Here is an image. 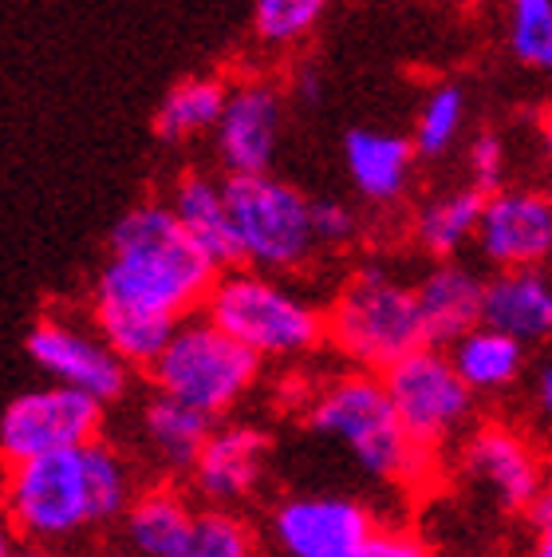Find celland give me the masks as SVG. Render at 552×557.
I'll list each match as a JSON object with an SVG mask.
<instances>
[{"label": "cell", "mask_w": 552, "mask_h": 557, "mask_svg": "<svg viewBox=\"0 0 552 557\" xmlns=\"http://www.w3.org/2000/svg\"><path fill=\"white\" fill-rule=\"evenodd\" d=\"M462 557H486V554H462Z\"/></svg>", "instance_id": "f35d334b"}, {"label": "cell", "mask_w": 552, "mask_h": 557, "mask_svg": "<svg viewBox=\"0 0 552 557\" xmlns=\"http://www.w3.org/2000/svg\"><path fill=\"white\" fill-rule=\"evenodd\" d=\"M312 225H316V242L328 249H343L360 237V214L340 198H316L312 202Z\"/></svg>", "instance_id": "f546056e"}, {"label": "cell", "mask_w": 552, "mask_h": 557, "mask_svg": "<svg viewBox=\"0 0 552 557\" xmlns=\"http://www.w3.org/2000/svg\"><path fill=\"white\" fill-rule=\"evenodd\" d=\"M466 127L469 91L457 79H442V84L426 87V96L418 99L411 123V143L418 150V159L426 162L450 159L457 147H466Z\"/></svg>", "instance_id": "7402d4cb"}, {"label": "cell", "mask_w": 552, "mask_h": 557, "mask_svg": "<svg viewBox=\"0 0 552 557\" xmlns=\"http://www.w3.org/2000/svg\"><path fill=\"white\" fill-rule=\"evenodd\" d=\"M229 210H234L241 265L261 273H297L319 249L312 225V198L292 183L268 174H237L225 178Z\"/></svg>", "instance_id": "52a82bcc"}, {"label": "cell", "mask_w": 552, "mask_h": 557, "mask_svg": "<svg viewBox=\"0 0 552 557\" xmlns=\"http://www.w3.org/2000/svg\"><path fill=\"white\" fill-rule=\"evenodd\" d=\"M171 210L181 222V230L198 242L205 258L213 265L234 269L241 265V249H237V230H234V210H229V194L225 183L210 178V174H181L178 186L171 194Z\"/></svg>", "instance_id": "d6986e66"}, {"label": "cell", "mask_w": 552, "mask_h": 557, "mask_svg": "<svg viewBox=\"0 0 552 557\" xmlns=\"http://www.w3.org/2000/svg\"><path fill=\"white\" fill-rule=\"evenodd\" d=\"M300 96H304V99H316V96H319V79H316V72H304V75H300Z\"/></svg>", "instance_id": "e575fe53"}, {"label": "cell", "mask_w": 552, "mask_h": 557, "mask_svg": "<svg viewBox=\"0 0 552 557\" xmlns=\"http://www.w3.org/2000/svg\"><path fill=\"white\" fill-rule=\"evenodd\" d=\"M174 557H256V542L241 518L210 510V515H198L190 542Z\"/></svg>", "instance_id": "83f0119b"}, {"label": "cell", "mask_w": 552, "mask_h": 557, "mask_svg": "<svg viewBox=\"0 0 552 557\" xmlns=\"http://www.w3.org/2000/svg\"><path fill=\"white\" fill-rule=\"evenodd\" d=\"M229 99V87L213 75H190L166 91L159 115H154V135L166 143H186L198 139L205 131H217Z\"/></svg>", "instance_id": "cb8c5ba5"}, {"label": "cell", "mask_w": 552, "mask_h": 557, "mask_svg": "<svg viewBox=\"0 0 552 557\" xmlns=\"http://www.w3.org/2000/svg\"><path fill=\"white\" fill-rule=\"evenodd\" d=\"M382 384H387V396L403 419V428L426 455L462 443L474 431L478 396L457 375L447 348L426 344L418 352L403 356L399 364L382 372Z\"/></svg>", "instance_id": "ba28073f"}, {"label": "cell", "mask_w": 552, "mask_h": 557, "mask_svg": "<svg viewBox=\"0 0 552 557\" xmlns=\"http://www.w3.org/2000/svg\"><path fill=\"white\" fill-rule=\"evenodd\" d=\"M457 471L501 515H529L552 479L537 440L513 423H478L457 443Z\"/></svg>", "instance_id": "9c48e42d"}, {"label": "cell", "mask_w": 552, "mask_h": 557, "mask_svg": "<svg viewBox=\"0 0 552 557\" xmlns=\"http://www.w3.org/2000/svg\"><path fill=\"white\" fill-rule=\"evenodd\" d=\"M505 52L532 75H552V0H505Z\"/></svg>", "instance_id": "484cf974"}, {"label": "cell", "mask_w": 552, "mask_h": 557, "mask_svg": "<svg viewBox=\"0 0 552 557\" xmlns=\"http://www.w3.org/2000/svg\"><path fill=\"white\" fill-rule=\"evenodd\" d=\"M256 372H261V356L222 333L210 317H186L162 356L150 364L159 396L178 399L210 419L237 408L244 392L256 384Z\"/></svg>", "instance_id": "8992f818"}, {"label": "cell", "mask_w": 552, "mask_h": 557, "mask_svg": "<svg viewBox=\"0 0 552 557\" xmlns=\"http://www.w3.org/2000/svg\"><path fill=\"white\" fill-rule=\"evenodd\" d=\"M457 375L474 387V396H501L525 380V344L498 333L481 321L447 348Z\"/></svg>", "instance_id": "44dd1931"}, {"label": "cell", "mask_w": 552, "mask_h": 557, "mask_svg": "<svg viewBox=\"0 0 552 557\" xmlns=\"http://www.w3.org/2000/svg\"><path fill=\"white\" fill-rule=\"evenodd\" d=\"M486 324L525 348L552 341V269H505L486 285Z\"/></svg>", "instance_id": "ac0fdd59"}, {"label": "cell", "mask_w": 552, "mask_h": 557, "mask_svg": "<svg viewBox=\"0 0 552 557\" xmlns=\"http://www.w3.org/2000/svg\"><path fill=\"white\" fill-rule=\"evenodd\" d=\"M450 4H474V0H450Z\"/></svg>", "instance_id": "74e56055"}, {"label": "cell", "mask_w": 552, "mask_h": 557, "mask_svg": "<svg viewBox=\"0 0 552 557\" xmlns=\"http://www.w3.org/2000/svg\"><path fill=\"white\" fill-rule=\"evenodd\" d=\"M331 0H253V28L256 40L268 48H292L304 36H312Z\"/></svg>", "instance_id": "4316f807"}, {"label": "cell", "mask_w": 552, "mask_h": 557, "mask_svg": "<svg viewBox=\"0 0 552 557\" xmlns=\"http://www.w3.org/2000/svg\"><path fill=\"white\" fill-rule=\"evenodd\" d=\"M210 423H213L210 416L186 408V404H178V399H171V396H154L147 404V411H142L147 443L154 447V455H159L166 467H178V471H186V467L193 471V462L202 455L205 440L213 435Z\"/></svg>", "instance_id": "d4e9b609"}, {"label": "cell", "mask_w": 552, "mask_h": 557, "mask_svg": "<svg viewBox=\"0 0 552 557\" xmlns=\"http://www.w3.org/2000/svg\"><path fill=\"white\" fill-rule=\"evenodd\" d=\"M462 166H466V183L481 194H493L501 186H510V166H513V150L505 143V135L493 127L474 131L462 147Z\"/></svg>", "instance_id": "f1b7e54d"}, {"label": "cell", "mask_w": 552, "mask_h": 557, "mask_svg": "<svg viewBox=\"0 0 552 557\" xmlns=\"http://www.w3.org/2000/svg\"><path fill=\"white\" fill-rule=\"evenodd\" d=\"M24 348H28V356H33L43 372L52 375L55 384L87 392L99 404L123 396V387H127V360L103 336L87 333L79 324L48 317V321H40L28 333Z\"/></svg>", "instance_id": "4fadbf2b"}, {"label": "cell", "mask_w": 552, "mask_h": 557, "mask_svg": "<svg viewBox=\"0 0 552 557\" xmlns=\"http://www.w3.org/2000/svg\"><path fill=\"white\" fill-rule=\"evenodd\" d=\"M265 431L249 428V423L217 428L193 462V486L210 503H237V498L256 491L261 474H265Z\"/></svg>", "instance_id": "e0dca14e"}, {"label": "cell", "mask_w": 552, "mask_h": 557, "mask_svg": "<svg viewBox=\"0 0 552 557\" xmlns=\"http://www.w3.org/2000/svg\"><path fill=\"white\" fill-rule=\"evenodd\" d=\"M12 525L9 522H4V518H0V557H9L12 554Z\"/></svg>", "instance_id": "d590c367"}, {"label": "cell", "mask_w": 552, "mask_h": 557, "mask_svg": "<svg viewBox=\"0 0 552 557\" xmlns=\"http://www.w3.org/2000/svg\"><path fill=\"white\" fill-rule=\"evenodd\" d=\"M481 206H486V194L474 190L469 183L426 194L411 214V242L435 261L462 258L478 242Z\"/></svg>", "instance_id": "ffe728a7"}, {"label": "cell", "mask_w": 552, "mask_h": 557, "mask_svg": "<svg viewBox=\"0 0 552 557\" xmlns=\"http://www.w3.org/2000/svg\"><path fill=\"white\" fill-rule=\"evenodd\" d=\"M9 557H55V554H48V549H33V546H24V549H12Z\"/></svg>", "instance_id": "8d00e7d4"}, {"label": "cell", "mask_w": 552, "mask_h": 557, "mask_svg": "<svg viewBox=\"0 0 552 557\" xmlns=\"http://www.w3.org/2000/svg\"><path fill=\"white\" fill-rule=\"evenodd\" d=\"M198 515L178 491L142 494L127 515V542L138 557H174L190 542Z\"/></svg>", "instance_id": "603a6c76"}, {"label": "cell", "mask_w": 552, "mask_h": 557, "mask_svg": "<svg viewBox=\"0 0 552 557\" xmlns=\"http://www.w3.org/2000/svg\"><path fill=\"white\" fill-rule=\"evenodd\" d=\"M103 404L87 392L64 384H48L24 392L0 416V455L9 462L60 455L99 440Z\"/></svg>", "instance_id": "30bf717a"}, {"label": "cell", "mask_w": 552, "mask_h": 557, "mask_svg": "<svg viewBox=\"0 0 552 557\" xmlns=\"http://www.w3.org/2000/svg\"><path fill=\"white\" fill-rule=\"evenodd\" d=\"M130 503L127 467L106 443L12 462L4 483V522L33 542H60L84 525L123 515Z\"/></svg>", "instance_id": "7a4b0ae2"}, {"label": "cell", "mask_w": 552, "mask_h": 557, "mask_svg": "<svg viewBox=\"0 0 552 557\" xmlns=\"http://www.w3.org/2000/svg\"><path fill=\"white\" fill-rule=\"evenodd\" d=\"M309 423L316 435L348 455L372 483L406 486L426 471V455L403 428L382 375L351 368L319 387L309 404Z\"/></svg>", "instance_id": "3957f363"}, {"label": "cell", "mask_w": 552, "mask_h": 557, "mask_svg": "<svg viewBox=\"0 0 552 557\" xmlns=\"http://www.w3.org/2000/svg\"><path fill=\"white\" fill-rule=\"evenodd\" d=\"M478 258L493 273L537 269L552 261V194L537 186H501L486 194L478 222Z\"/></svg>", "instance_id": "8fae6325"}, {"label": "cell", "mask_w": 552, "mask_h": 557, "mask_svg": "<svg viewBox=\"0 0 552 557\" xmlns=\"http://www.w3.org/2000/svg\"><path fill=\"white\" fill-rule=\"evenodd\" d=\"M375 515L348 494H297L273 510V537L285 557H360Z\"/></svg>", "instance_id": "7c38bea8"}, {"label": "cell", "mask_w": 552, "mask_h": 557, "mask_svg": "<svg viewBox=\"0 0 552 557\" xmlns=\"http://www.w3.org/2000/svg\"><path fill=\"white\" fill-rule=\"evenodd\" d=\"M541 150H544V159L552 162V103L544 108V115H541Z\"/></svg>", "instance_id": "836d02e7"}, {"label": "cell", "mask_w": 552, "mask_h": 557, "mask_svg": "<svg viewBox=\"0 0 552 557\" xmlns=\"http://www.w3.org/2000/svg\"><path fill=\"white\" fill-rule=\"evenodd\" d=\"M418 150L406 135L379 127H355L343 139V171L363 202L375 210H391L414 190Z\"/></svg>", "instance_id": "9a60e30c"}, {"label": "cell", "mask_w": 552, "mask_h": 557, "mask_svg": "<svg viewBox=\"0 0 552 557\" xmlns=\"http://www.w3.org/2000/svg\"><path fill=\"white\" fill-rule=\"evenodd\" d=\"M529 399H532V416H537L541 431L544 435H552V356H544L541 364L532 368Z\"/></svg>", "instance_id": "d6a6232c"}, {"label": "cell", "mask_w": 552, "mask_h": 557, "mask_svg": "<svg viewBox=\"0 0 552 557\" xmlns=\"http://www.w3.org/2000/svg\"><path fill=\"white\" fill-rule=\"evenodd\" d=\"M285 131V99L265 79H244L229 87L222 123L213 131L217 139V159L225 174H268L273 171L276 147Z\"/></svg>", "instance_id": "5bb4252c"}, {"label": "cell", "mask_w": 552, "mask_h": 557, "mask_svg": "<svg viewBox=\"0 0 552 557\" xmlns=\"http://www.w3.org/2000/svg\"><path fill=\"white\" fill-rule=\"evenodd\" d=\"M360 557H435V549H430V542H426L418 530H411V525L379 522Z\"/></svg>", "instance_id": "4dcf8cb0"}, {"label": "cell", "mask_w": 552, "mask_h": 557, "mask_svg": "<svg viewBox=\"0 0 552 557\" xmlns=\"http://www.w3.org/2000/svg\"><path fill=\"white\" fill-rule=\"evenodd\" d=\"M217 277L222 269L181 230L171 202H142L111 230L96 312H142L178 324L205 305Z\"/></svg>", "instance_id": "6da1fadb"}, {"label": "cell", "mask_w": 552, "mask_h": 557, "mask_svg": "<svg viewBox=\"0 0 552 557\" xmlns=\"http://www.w3.org/2000/svg\"><path fill=\"white\" fill-rule=\"evenodd\" d=\"M205 317L261 360H297L328 341V312L261 269H225L205 297Z\"/></svg>", "instance_id": "5b68a950"}, {"label": "cell", "mask_w": 552, "mask_h": 557, "mask_svg": "<svg viewBox=\"0 0 552 557\" xmlns=\"http://www.w3.org/2000/svg\"><path fill=\"white\" fill-rule=\"evenodd\" d=\"M328 344L351 368L382 375L430 344L414 281L391 265H360L328 305Z\"/></svg>", "instance_id": "277c9868"}, {"label": "cell", "mask_w": 552, "mask_h": 557, "mask_svg": "<svg viewBox=\"0 0 552 557\" xmlns=\"http://www.w3.org/2000/svg\"><path fill=\"white\" fill-rule=\"evenodd\" d=\"M486 285L489 277L469 261H430V265L414 277L418 293V309H423L430 344H454L469 329H478L486 317Z\"/></svg>", "instance_id": "2e32d148"}, {"label": "cell", "mask_w": 552, "mask_h": 557, "mask_svg": "<svg viewBox=\"0 0 552 557\" xmlns=\"http://www.w3.org/2000/svg\"><path fill=\"white\" fill-rule=\"evenodd\" d=\"M529 554L525 557H552V479L529 506Z\"/></svg>", "instance_id": "1f68e13d"}]
</instances>
